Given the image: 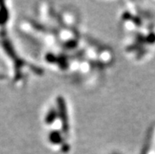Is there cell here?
Instances as JSON below:
<instances>
[{
  "instance_id": "6da1fadb",
  "label": "cell",
  "mask_w": 155,
  "mask_h": 154,
  "mask_svg": "<svg viewBox=\"0 0 155 154\" xmlns=\"http://www.w3.org/2000/svg\"><path fill=\"white\" fill-rule=\"evenodd\" d=\"M47 130V142L55 150L67 152L70 147V123L65 101L62 98L56 99L44 118Z\"/></svg>"
}]
</instances>
